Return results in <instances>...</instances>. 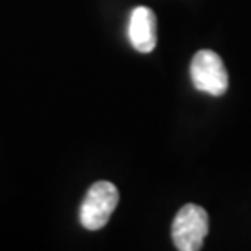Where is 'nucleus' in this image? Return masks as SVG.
Here are the masks:
<instances>
[{"mask_svg":"<svg viewBox=\"0 0 251 251\" xmlns=\"http://www.w3.org/2000/svg\"><path fill=\"white\" fill-rule=\"evenodd\" d=\"M208 234V214L203 206L188 203L180 208L173 224L171 238L180 251H199Z\"/></svg>","mask_w":251,"mask_h":251,"instance_id":"obj_1","label":"nucleus"},{"mask_svg":"<svg viewBox=\"0 0 251 251\" xmlns=\"http://www.w3.org/2000/svg\"><path fill=\"white\" fill-rule=\"evenodd\" d=\"M117 203H119V192L112 182L99 180L91 184L80 205V224L84 225V229L88 231L102 229L108 224L112 212L116 210Z\"/></svg>","mask_w":251,"mask_h":251,"instance_id":"obj_2","label":"nucleus"},{"mask_svg":"<svg viewBox=\"0 0 251 251\" xmlns=\"http://www.w3.org/2000/svg\"><path fill=\"white\" fill-rule=\"evenodd\" d=\"M190 76L194 88L208 95L220 97L229 88V75L225 71L224 60L214 50H198L190 63Z\"/></svg>","mask_w":251,"mask_h":251,"instance_id":"obj_3","label":"nucleus"},{"mask_svg":"<svg viewBox=\"0 0 251 251\" xmlns=\"http://www.w3.org/2000/svg\"><path fill=\"white\" fill-rule=\"evenodd\" d=\"M128 39L138 52H151L156 47V15L145 6L130 13L128 21Z\"/></svg>","mask_w":251,"mask_h":251,"instance_id":"obj_4","label":"nucleus"}]
</instances>
